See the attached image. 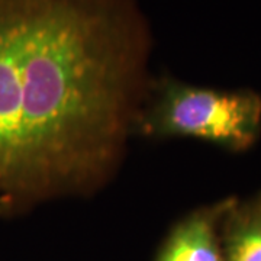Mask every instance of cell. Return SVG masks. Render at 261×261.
Wrapping results in <instances>:
<instances>
[{"label":"cell","instance_id":"1","mask_svg":"<svg viewBox=\"0 0 261 261\" xmlns=\"http://www.w3.org/2000/svg\"><path fill=\"white\" fill-rule=\"evenodd\" d=\"M132 0H0V199L86 186L119 152L147 63Z\"/></svg>","mask_w":261,"mask_h":261},{"label":"cell","instance_id":"4","mask_svg":"<svg viewBox=\"0 0 261 261\" xmlns=\"http://www.w3.org/2000/svg\"><path fill=\"white\" fill-rule=\"evenodd\" d=\"M221 238L224 261H261V193L235 200L225 215Z\"/></svg>","mask_w":261,"mask_h":261},{"label":"cell","instance_id":"2","mask_svg":"<svg viewBox=\"0 0 261 261\" xmlns=\"http://www.w3.org/2000/svg\"><path fill=\"white\" fill-rule=\"evenodd\" d=\"M140 129L152 138H193L244 152L261 135V94L167 80L140 119Z\"/></svg>","mask_w":261,"mask_h":261},{"label":"cell","instance_id":"3","mask_svg":"<svg viewBox=\"0 0 261 261\" xmlns=\"http://www.w3.org/2000/svg\"><path fill=\"white\" fill-rule=\"evenodd\" d=\"M235 200L226 197L185 216L170 231L155 261H224L221 228Z\"/></svg>","mask_w":261,"mask_h":261}]
</instances>
